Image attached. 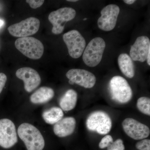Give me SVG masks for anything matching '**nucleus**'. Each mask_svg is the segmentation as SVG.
<instances>
[{
    "instance_id": "f257e3e1",
    "label": "nucleus",
    "mask_w": 150,
    "mask_h": 150,
    "mask_svg": "<svg viewBox=\"0 0 150 150\" xmlns=\"http://www.w3.org/2000/svg\"><path fill=\"white\" fill-rule=\"evenodd\" d=\"M18 134L27 150H43L45 140L37 128L32 124L25 123L19 126Z\"/></svg>"
},
{
    "instance_id": "f03ea898",
    "label": "nucleus",
    "mask_w": 150,
    "mask_h": 150,
    "mask_svg": "<svg viewBox=\"0 0 150 150\" xmlns=\"http://www.w3.org/2000/svg\"><path fill=\"white\" fill-rule=\"evenodd\" d=\"M109 90L112 99L121 104L129 102L133 97L131 86L127 81L121 76H115L111 79Z\"/></svg>"
},
{
    "instance_id": "7ed1b4c3",
    "label": "nucleus",
    "mask_w": 150,
    "mask_h": 150,
    "mask_svg": "<svg viewBox=\"0 0 150 150\" xmlns=\"http://www.w3.org/2000/svg\"><path fill=\"white\" fill-rule=\"evenodd\" d=\"M86 126L89 131L100 135H106L112 128V120L106 112L97 110L89 115L86 121Z\"/></svg>"
},
{
    "instance_id": "20e7f679",
    "label": "nucleus",
    "mask_w": 150,
    "mask_h": 150,
    "mask_svg": "<svg viewBox=\"0 0 150 150\" xmlns=\"http://www.w3.org/2000/svg\"><path fill=\"white\" fill-rule=\"evenodd\" d=\"M15 46L23 55L33 60L40 59L44 52L43 43L40 40L34 37L18 38L15 42Z\"/></svg>"
},
{
    "instance_id": "39448f33",
    "label": "nucleus",
    "mask_w": 150,
    "mask_h": 150,
    "mask_svg": "<svg viewBox=\"0 0 150 150\" xmlns=\"http://www.w3.org/2000/svg\"><path fill=\"white\" fill-rule=\"evenodd\" d=\"M105 48V41L102 38H93L83 51L82 58L84 63L89 67H96L102 60Z\"/></svg>"
},
{
    "instance_id": "423d86ee",
    "label": "nucleus",
    "mask_w": 150,
    "mask_h": 150,
    "mask_svg": "<svg viewBox=\"0 0 150 150\" xmlns=\"http://www.w3.org/2000/svg\"><path fill=\"white\" fill-rule=\"evenodd\" d=\"M76 16V11L71 8H62L51 12L48 19L53 25L52 32L56 35L61 34L64 29L65 23L74 19Z\"/></svg>"
},
{
    "instance_id": "0eeeda50",
    "label": "nucleus",
    "mask_w": 150,
    "mask_h": 150,
    "mask_svg": "<svg viewBox=\"0 0 150 150\" xmlns=\"http://www.w3.org/2000/svg\"><path fill=\"white\" fill-rule=\"evenodd\" d=\"M63 39L70 56L73 59L80 58L86 46L85 39L80 33L76 30H70L63 35Z\"/></svg>"
},
{
    "instance_id": "6e6552de",
    "label": "nucleus",
    "mask_w": 150,
    "mask_h": 150,
    "mask_svg": "<svg viewBox=\"0 0 150 150\" xmlns=\"http://www.w3.org/2000/svg\"><path fill=\"white\" fill-rule=\"evenodd\" d=\"M40 26L39 20L35 17H30L22 21L12 25L8 30L11 35L14 37H29L38 31Z\"/></svg>"
},
{
    "instance_id": "1a4fd4ad",
    "label": "nucleus",
    "mask_w": 150,
    "mask_h": 150,
    "mask_svg": "<svg viewBox=\"0 0 150 150\" xmlns=\"http://www.w3.org/2000/svg\"><path fill=\"white\" fill-rule=\"evenodd\" d=\"M18 138L15 124L10 119L0 120V146L8 149L17 143Z\"/></svg>"
},
{
    "instance_id": "9d476101",
    "label": "nucleus",
    "mask_w": 150,
    "mask_h": 150,
    "mask_svg": "<svg viewBox=\"0 0 150 150\" xmlns=\"http://www.w3.org/2000/svg\"><path fill=\"white\" fill-rule=\"evenodd\" d=\"M124 132L127 136L135 140L146 139L149 136L150 130L146 125L132 118H126L122 123Z\"/></svg>"
},
{
    "instance_id": "9b49d317",
    "label": "nucleus",
    "mask_w": 150,
    "mask_h": 150,
    "mask_svg": "<svg viewBox=\"0 0 150 150\" xmlns=\"http://www.w3.org/2000/svg\"><path fill=\"white\" fill-rule=\"evenodd\" d=\"M120 11L119 7L115 4L108 5L103 9L100 12L101 16L97 22L100 29L105 31L114 29Z\"/></svg>"
},
{
    "instance_id": "f8f14e48",
    "label": "nucleus",
    "mask_w": 150,
    "mask_h": 150,
    "mask_svg": "<svg viewBox=\"0 0 150 150\" xmlns=\"http://www.w3.org/2000/svg\"><path fill=\"white\" fill-rule=\"evenodd\" d=\"M66 76L69 79V83L76 84L86 88L93 87L96 83V78L92 73L81 69H71L66 74Z\"/></svg>"
},
{
    "instance_id": "ddd939ff",
    "label": "nucleus",
    "mask_w": 150,
    "mask_h": 150,
    "mask_svg": "<svg viewBox=\"0 0 150 150\" xmlns=\"http://www.w3.org/2000/svg\"><path fill=\"white\" fill-rule=\"evenodd\" d=\"M16 75L18 79L23 81L25 90L27 92L30 93L34 91L41 83L39 74L34 69L29 67L18 69Z\"/></svg>"
},
{
    "instance_id": "4468645a",
    "label": "nucleus",
    "mask_w": 150,
    "mask_h": 150,
    "mask_svg": "<svg viewBox=\"0 0 150 150\" xmlns=\"http://www.w3.org/2000/svg\"><path fill=\"white\" fill-rule=\"evenodd\" d=\"M150 51V40L147 36H140L137 38L130 49V57L134 61L144 62Z\"/></svg>"
},
{
    "instance_id": "2eb2a0df",
    "label": "nucleus",
    "mask_w": 150,
    "mask_h": 150,
    "mask_svg": "<svg viewBox=\"0 0 150 150\" xmlns=\"http://www.w3.org/2000/svg\"><path fill=\"white\" fill-rule=\"evenodd\" d=\"M76 126V119L74 117L62 118L54 126V134L60 138L68 137L73 134Z\"/></svg>"
},
{
    "instance_id": "dca6fc26",
    "label": "nucleus",
    "mask_w": 150,
    "mask_h": 150,
    "mask_svg": "<svg viewBox=\"0 0 150 150\" xmlns=\"http://www.w3.org/2000/svg\"><path fill=\"white\" fill-rule=\"evenodd\" d=\"M54 95L53 89L48 87H41L30 96V100L33 104H43L51 100Z\"/></svg>"
},
{
    "instance_id": "f3484780",
    "label": "nucleus",
    "mask_w": 150,
    "mask_h": 150,
    "mask_svg": "<svg viewBox=\"0 0 150 150\" xmlns=\"http://www.w3.org/2000/svg\"><path fill=\"white\" fill-rule=\"evenodd\" d=\"M118 66L121 72L127 78L132 79L135 75V67L131 57L126 54H120L118 59Z\"/></svg>"
},
{
    "instance_id": "a211bd4d",
    "label": "nucleus",
    "mask_w": 150,
    "mask_h": 150,
    "mask_svg": "<svg viewBox=\"0 0 150 150\" xmlns=\"http://www.w3.org/2000/svg\"><path fill=\"white\" fill-rule=\"evenodd\" d=\"M78 100V94L73 89H69L61 98L59 105L62 110L69 111L76 107Z\"/></svg>"
},
{
    "instance_id": "6ab92c4d",
    "label": "nucleus",
    "mask_w": 150,
    "mask_h": 150,
    "mask_svg": "<svg viewBox=\"0 0 150 150\" xmlns=\"http://www.w3.org/2000/svg\"><path fill=\"white\" fill-rule=\"evenodd\" d=\"M64 114L60 108L53 107L44 111L42 114L43 120L46 123L54 124L63 118Z\"/></svg>"
},
{
    "instance_id": "aec40b11",
    "label": "nucleus",
    "mask_w": 150,
    "mask_h": 150,
    "mask_svg": "<svg viewBox=\"0 0 150 150\" xmlns=\"http://www.w3.org/2000/svg\"><path fill=\"white\" fill-rule=\"evenodd\" d=\"M137 107L140 112L145 115H150V99L147 97H142L137 100Z\"/></svg>"
},
{
    "instance_id": "412c9836",
    "label": "nucleus",
    "mask_w": 150,
    "mask_h": 150,
    "mask_svg": "<svg viewBox=\"0 0 150 150\" xmlns=\"http://www.w3.org/2000/svg\"><path fill=\"white\" fill-rule=\"evenodd\" d=\"M125 146L121 139H118L107 147L108 150H125Z\"/></svg>"
},
{
    "instance_id": "4be33fe9",
    "label": "nucleus",
    "mask_w": 150,
    "mask_h": 150,
    "mask_svg": "<svg viewBox=\"0 0 150 150\" xmlns=\"http://www.w3.org/2000/svg\"><path fill=\"white\" fill-rule=\"evenodd\" d=\"M136 147L139 150H150V140L147 139L141 140L136 144Z\"/></svg>"
},
{
    "instance_id": "5701e85b",
    "label": "nucleus",
    "mask_w": 150,
    "mask_h": 150,
    "mask_svg": "<svg viewBox=\"0 0 150 150\" xmlns=\"http://www.w3.org/2000/svg\"><path fill=\"white\" fill-rule=\"evenodd\" d=\"M113 142L112 137L110 135H106L102 138L99 144L100 149H103L107 147Z\"/></svg>"
},
{
    "instance_id": "b1692460",
    "label": "nucleus",
    "mask_w": 150,
    "mask_h": 150,
    "mask_svg": "<svg viewBox=\"0 0 150 150\" xmlns=\"http://www.w3.org/2000/svg\"><path fill=\"white\" fill-rule=\"evenodd\" d=\"M26 3L29 4L31 8L36 9L40 7L44 2L43 0H27Z\"/></svg>"
},
{
    "instance_id": "393cba45",
    "label": "nucleus",
    "mask_w": 150,
    "mask_h": 150,
    "mask_svg": "<svg viewBox=\"0 0 150 150\" xmlns=\"http://www.w3.org/2000/svg\"><path fill=\"white\" fill-rule=\"evenodd\" d=\"M7 79V78L6 74L3 73H0V94L5 86Z\"/></svg>"
},
{
    "instance_id": "a878e982",
    "label": "nucleus",
    "mask_w": 150,
    "mask_h": 150,
    "mask_svg": "<svg viewBox=\"0 0 150 150\" xmlns=\"http://www.w3.org/2000/svg\"><path fill=\"white\" fill-rule=\"evenodd\" d=\"M123 2L127 4L131 5L135 3L136 1L135 0H124L123 1Z\"/></svg>"
},
{
    "instance_id": "bb28decb",
    "label": "nucleus",
    "mask_w": 150,
    "mask_h": 150,
    "mask_svg": "<svg viewBox=\"0 0 150 150\" xmlns=\"http://www.w3.org/2000/svg\"><path fill=\"white\" fill-rule=\"evenodd\" d=\"M150 51L149 52V54H148V55L147 56V64L149 66H150Z\"/></svg>"
},
{
    "instance_id": "cd10ccee",
    "label": "nucleus",
    "mask_w": 150,
    "mask_h": 150,
    "mask_svg": "<svg viewBox=\"0 0 150 150\" xmlns=\"http://www.w3.org/2000/svg\"><path fill=\"white\" fill-rule=\"evenodd\" d=\"M4 22L2 20L0 19V28L4 25Z\"/></svg>"
},
{
    "instance_id": "c85d7f7f",
    "label": "nucleus",
    "mask_w": 150,
    "mask_h": 150,
    "mask_svg": "<svg viewBox=\"0 0 150 150\" xmlns=\"http://www.w3.org/2000/svg\"><path fill=\"white\" fill-rule=\"evenodd\" d=\"M67 1L72 2H75L78 1L77 0H67Z\"/></svg>"
},
{
    "instance_id": "c756f323",
    "label": "nucleus",
    "mask_w": 150,
    "mask_h": 150,
    "mask_svg": "<svg viewBox=\"0 0 150 150\" xmlns=\"http://www.w3.org/2000/svg\"><path fill=\"white\" fill-rule=\"evenodd\" d=\"M86 20H87V18H85V19H84L83 20L84 21Z\"/></svg>"
}]
</instances>
